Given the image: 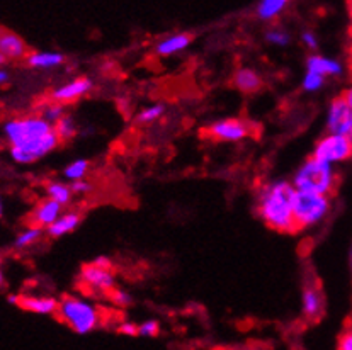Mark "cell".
Here are the masks:
<instances>
[{
  "mask_svg": "<svg viewBox=\"0 0 352 350\" xmlns=\"http://www.w3.org/2000/svg\"><path fill=\"white\" fill-rule=\"evenodd\" d=\"M3 135L10 145L12 160L23 165L45 159L60 145L55 126L46 123L39 114L7 121Z\"/></svg>",
  "mask_w": 352,
  "mask_h": 350,
  "instance_id": "1",
  "label": "cell"
},
{
  "mask_svg": "<svg viewBox=\"0 0 352 350\" xmlns=\"http://www.w3.org/2000/svg\"><path fill=\"white\" fill-rule=\"evenodd\" d=\"M294 198L296 189L288 180H272L262 185L257 192V214L265 226L279 233H294Z\"/></svg>",
  "mask_w": 352,
  "mask_h": 350,
  "instance_id": "2",
  "label": "cell"
},
{
  "mask_svg": "<svg viewBox=\"0 0 352 350\" xmlns=\"http://www.w3.org/2000/svg\"><path fill=\"white\" fill-rule=\"evenodd\" d=\"M56 318L78 335L91 334L104 321L102 312L96 303L75 294H67L60 299Z\"/></svg>",
  "mask_w": 352,
  "mask_h": 350,
  "instance_id": "3",
  "label": "cell"
},
{
  "mask_svg": "<svg viewBox=\"0 0 352 350\" xmlns=\"http://www.w3.org/2000/svg\"><path fill=\"white\" fill-rule=\"evenodd\" d=\"M291 184L298 192H310L330 198L339 185V174L336 167L310 156L294 172Z\"/></svg>",
  "mask_w": 352,
  "mask_h": 350,
  "instance_id": "4",
  "label": "cell"
},
{
  "mask_svg": "<svg viewBox=\"0 0 352 350\" xmlns=\"http://www.w3.org/2000/svg\"><path fill=\"white\" fill-rule=\"evenodd\" d=\"M330 211H332V198L329 196L296 191L293 206L296 230H308V228L317 226L329 216Z\"/></svg>",
  "mask_w": 352,
  "mask_h": 350,
  "instance_id": "5",
  "label": "cell"
},
{
  "mask_svg": "<svg viewBox=\"0 0 352 350\" xmlns=\"http://www.w3.org/2000/svg\"><path fill=\"white\" fill-rule=\"evenodd\" d=\"M78 284L91 294H109L116 288L113 262L102 255L85 264L78 274Z\"/></svg>",
  "mask_w": 352,
  "mask_h": 350,
  "instance_id": "6",
  "label": "cell"
},
{
  "mask_svg": "<svg viewBox=\"0 0 352 350\" xmlns=\"http://www.w3.org/2000/svg\"><path fill=\"white\" fill-rule=\"evenodd\" d=\"M311 156L320 160L323 163L336 167L340 163L351 162L352 160V138L344 135L325 133L315 143Z\"/></svg>",
  "mask_w": 352,
  "mask_h": 350,
  "instance_id": "7",
  "label": "cell"
},
{
  "mask_svg": "<svg viewBox=\"0 0 352 350\" xmlns=\"http://www.w3.org/2000/svg\"><path fill=\"white\" fill-rule=\"evenodd\" d=\"M206 135L214 141L236 143L249 138L252 135V126L240 117H226L211 123L206 128Z\"/></svg>",
  "mask_w": 352,
  "mask_h": 350,
  "instance_id": "8",
  "label": "cell"
},
{
  "mask_svg": "<svg viewBox=\"0 0 352 350\" xmlns=\"http://www.w3.org/2000/svg\"><path fill=\"white\" fill-rule=\"evenodd\" d=\"M325 126L327 133L344 135V137L352 135V113L342 95H337L330 101L325 114Z\"/></svg>",
  "mask_w": 352,
  "mask_h": 350,
  "instance_id": "9",
  "label": "cell"
},
{
  "mask_svg": "<svg viewBox=\"0 0 352 350\" xmlns=\"http://www.w3.org/2000/svg\"><path fill=\"white\" fill-rule=\"evenodd\" d=\"M91 91H92L91 78L77 77V78H74V80H70V82H67V84L56 87L55 91L52 92V95H50V101L58 102V104L67 107L68 104H72V102L80 101V99L85 97V95H87Z\"/></svg>",
  "mask_w": 352,
  "mask_h": 350,
  "instance_id": "10",
  "label": "cell"
},
{
  "mask_svg": "<svg viewBox=\"0 0 352 350\" xmlns=\"http://www.w3.org/2000/svg\"><path fill=\"white\" fill-rule=\"evenodd\" d=\"M305 67H307V71L320 75L325 80L327 78H340L346 73V65L340 60L330 58V56L325 55H318V53H314V55L308 56L307 62H305Z\"/></svg>",
  "mask_w": 352,
  "mask_h": 350,
  "instance_id": "11",
  "label": "cell"
},
{
  "mask_svg": "<svg viewBox=\"0 0 352 350\" xmlns=\"http://www.w3.org/2000/svg\"><path fill=\"white\" fill-rule=\"evenodd\" d=\"M65 213L63 206L58 205V202L52 201V199H43L38 205L34 206V209L31 211V226L43 228V230H48L56 220Z\"/></svg>",
  "mask_w": 352,
  "mask_h": 350,
  "instance_id": "12",
  "label": "cell"
},
{
  "mask_svg": "<svg viewBox=\"0 0 352 350\" xmlns=\"http://www.w3.org/2000/svg\"><path fill=\"white\" fill-rule=\"evenodd\" d=\"M325 312V298L317 284H307L301 292V313L308 320H318Z\"/></svg>",
  "mask_w": 352,
  "mask_h": 350,
  "instance_id": "13",
  "label": "cell"
},
{
  "mask_svg": "<svg viewBox=\"0 0 352 350\" xmlns=\"http://www.w3.org/2000/svg\"><path fill=\"white\" fill-rule=\"evenodd\" d=\"M0 56L6 60L28 58V46L19 34L0 27Z\"/></svg>",
  "mask_w": 352,
  "mask_h": 350,
  "instance_id": "14",
  "label": "cell"
},
{
  "mask_svg": "<svg viewBox=\"0 0 352 350\" xmlns=\"http://www.w3.org/2000/svg\"><path fill=\"white\" fill-rule=\"evenodd\" d=\"M232 84L236 91L243 92V94H254L262 87V77L261 73L252 67H240L235 70L232 77Z\"/></svg>",
  "mask_w": 352,
  "mask_h": 350,
  "instance_id": "15",
  "label": "cell"
},
{
  "mask_svg": "<svg viewBox=\"0 0 352 350\" xmlns=\"http://www.w3.org/2000/svg\"><path fill=\"white\" fill-rule=\"evenodd\" d=\"M191 43H192V34H189V33L168 34V36H165V38H162L157 41L155 53L159 56L177 55V53H182L184 49H188Z\"/></svg>",
  "mask_w": 352,
  "mask_h": 350,
  "instance_id": "16",
  "label": "cell"
},
{
  "mask_svg": "<svg viewBox=\"0 0 352 350\" xmlns=\"http://www.w3.org/2000/svg\"><path fill=\"white\" fill-rule=\"evenodd\" d=\"M17 306L36 315H56L58 299L50 296H19Z\"/></svg>",
  "mask_w": 352,
  "mask_h": 350,
  "instance_id": "17",
  "label": "cell"
},
{
  "mask_svg": "<svg viewBox=\"0 0 352 350\" xmlns=\"http://www.w3.org/2000/svg\"><path fill=\"white\" fill-rule=\"evenodd\" d=\"M80 221H82V214L78 213V211H65L62 216H60L58 220H56L55 223L46 230V233H48V237L52 238H62L65 235L77 230Z\"/></svg>",
  "mask_w": 352,
  "mask_h": 350,
  "instance_id": "18",
  "label": "cell"
},
{
  "mask_svg": "<svg viewBox=\"0 0 352 350\" xmlns=\"http://www.w3.org/2000/svg\"><path fill=\"white\" fill-rule=\"evenodd\" d=\"M28 65L36 70H52L63 65L65 56L58 51H32L26 58Z\"/></svg>",
  "mask_w": 352,
  "mask_h": 350,
  "instance_id": "19",
  "label": "cell"
},
{
  "mask_svg": "<svg viewBox=\"0 0 352 350\" xmlns=\"http://www.w3.org/2000/svg\"><path fill=\"white\" fill-rule=\"evenodd\" d=\"M286 9H288L286 0H261L256 7V16L262 23H271L283 16Z\"/></svg>",
  "mask_w": 352,
  "mask_h": 350,
  "instance_id": "20",
  "label": "cell"
},
{
  "mask_svg": "<svg viewBox=\"0 0 352 350\" xmlns=\"http://www.w3.org/2000/svg\"><path fill=\"white\" fill-rule=\"evenodd\" d=\"M46 198L52 199V201L58 202V205L67 206L70 205L72 198H74V192H72V187L68 182L63 180H52L46 184L45 187Z\"/></svg>",
  "mask_w": 352,
  "mask_h": 350,
  "instance_id": "21",
  "label": "cell"
},
{
  "mask_svg": "<svg viewBox=\"0 0 352 350\" xmlns=\"http://www.w3.org/2000/svg\"><path fill=\"white\" fill-rule=\"evenodd\" d=\"M89 170H91V163H89V160L78 159V160H74V162H70L67 167H65L63 177L68 184H72V182L85 180Z\"/></svg>",
  "mask_w": 352,
  "mask_h": 350,
  "instance_id": "22",
  "label": "cell"
},
{
  "mask_svg": "<svg viewBox=\"0 0 352 350\" xmlns=\"http://www.w3.org/2000/svg\"><path fill=\"white\" fill-rule=\"evenodd\" d=\"M164 114H165V106L160 104V102H157V104L146 106L143 107V109H140L138 114L135 116V121L138 124H153L159 119H162Z\"/></svg>",
  "mask_w": 352,
  "mask_h": 350,
  "instance_id": "23",
  "label": "cell"
},
{
  "mask_svg": "<svg viewBox=\"0 0 352 350\" xmlns=\"http://www.w3.org/2000/svg\"><path fill=\"white\" fill-rule=\"evenodd\" d=\"M55 131H56V137H58L60 143H67L72 141L78 133V126H77V121L74 119L72 116H65L60 123L55 124Z\"/></svg>",
  "mask_w": 352,
  "mask_h": 350,
  "instance_id": "24",
  "label": "cell"
},
{
  "mask_svg": "<svg viewBox=\"0 0 352 350\" xmlns=\"http://www.w3.org/2000/svg\"><path fill=\"white\" fill-rule=\"evenodd\" d=\"M39 116H41L46 123H50L55 126L56 123H60V121L67 116V109H65V106L58 104V102L50 101L41 107V114H39Z\"/></svg>",
  "mask_w": 352,
  "mask_h": 350,
  "instance_id": "25",
  "label": "cell"
},
{
  "mask_svg": "<svg viewBox=\"0 0 352 350\" xmlns=\"http://www.w3.org/2000/svg\"><path fill=\"white\" fill-rule=\"evenodd\" d=\"M41 237H43V228L31 226L30 224L26 230H23L19 235H17L14 245H16V248H28V246L38 244V242L41 240Z\"/></svg>",
  "mask_w": 352,
  "mask_h": 350,
  "instance_id": "26",
  "label": "cell"
},
{
  "mask_svg": "<svg viewBox=\"0 0 352 350\" xmlns=\"http://www.w3.org/2000/svg\"><path fill=\"white\" fill-rule=\"evenodd\" d=\"M265 43H269L271 46H278V48H286L291 43V34L283 27H271V30L265 31L264 34Z\"/></svg>",
  "mask_w": 352,
  "mask_h": 350,
  "instance_id": "27",
  "label": "cell"
},
{
  "mask_svg": "<svg viewBox=\"0 0 352 350\" xmlns=\"http://www.w3.org/2000/svg\"><path fill=\"white\" fill-rule=\"evenodd\" d=\"M323 85H325V78L317 73H311V71H305L303 80H301V89H303L305 92L315 94V92L322 91Z\"/></svg>",
  "mask_w": 352,
  "mask_h": 350,
  "instance_id": "28",
  "label": "cell"
},
{
  "mask_svg": "<svg viewBox=\"0 0 352 350\" xmlns=\"http://www.w3.org/2000/svg\"><path fill=\"white\" fill-rule=\"evenodd\" d=\"M107 298H109V301L113 303L114 306H118V308H128V306L133 303L131 294H129L128 291H124V289H120V288H114L113 291L107 294Z\"/></svg>",
  "mask_w": 352,
  "mask_h": 350,
  "instance_id": "29",
  "label": "cell"
},
{
  "mask_svg": "<svg viewBox=\"0 0 352 350\" xmlns=\"http://www.w3.org/2000/svg\"><path fill=\"white\" fill-rule=\"evenodd\" d=\"M160 334V323L157 320H146L138 325V337L152 338Z\"/></svg>",
  "mask_w": 352,
  "mask_h": 350,
  "instance_id": "30",
  "label": "cell"
},
{
  "mask_svg": "<svg viewBox=\"0 0 352 350\" xmlns=\"http://www.w3.org/2000/svg\"><path fill=\"white\" fill-rule=\"evenodd\" d=\"M337 350H352V323L346 327L337 340Z\"/></svg>",
  "mask_w": 352,
  "mask_h": 350,
  "instance_id": "31",
  "label": "cell"
},
{
  "mask_svg": "<svg viewBox=\"0 0 352 350\" xmlns=\"http://www.w3.org/2000/svg\"><path fill=\"white\" fill-rule=\"evenodd\" d=\"M116 330L120 331L121 335H128V337H138V323L135 321H120L116 327Z\"/></svg>",
  "mask_w": 352,
  "mask_h": 350,
  "instance_id": "32",
  "label": "cell"
},
{
  "mask_svg": "<svg viewBox=\"0 0 352 350\" xmlns=\"http://www.w3.org/2000/svg\"><path fill=\"white\" fill-rule=\"evenodd\" d=\"M70 187H72V192H74V196H85L94 189V185H92V182H89L87 178H85V180L72 182Z\"/></svg>",
  "mask_w": 352,
  "mask_h": 350,
  "instance_id": "33",
  "label": "cell"
},
{
  "mask_svg": "<svg viewBox=\"0 0 352 350\" xmlns=\"http://www.w3.org/2000/svg\"><path fill=\"white\" fill-rule=\"evenodd\" d=\"M301 43H303V46L307 49L315 51V49L318 48V36L315 34L314 31H303V33H301Z\"/></svg>",
  "mask_w": 352,
  "mask_h": 350,
  "instance_id": "34",
  "label": "cell"
},
{
  "mask_svg": "<svg viewBox=\"0 0 352 350\" xmlns=\"http://www.w3.org/2000/svg\"><path fill=\"white\" fill-rule=\"evenodd\" d=\"M340 95H342V99H344V101H346V104L349 106V109H351V113H352V82H351L349 85H347L346 89H344L342 94H340ZM351 137H352V135H351Z\"/></svg>",
  "mask_w": 352,
  "mask_h": 350,
  "instance_id": "35",
  "label": "cell"
},
{
  "mask_svg": "<svg viewBox=\"0 0 352 350\" xmlns=\"http://www.w3.org/2000/svg\"><path fill=\"white\" fill-rule=\"evenodd\" d=\"M347 65L352 71V33H351V39H349V46H347Z\"/></svg>",
  "mask_w": 352,
  "mask_h": 350,
  "instance_id": "36",
  "label": "cell"
},
{
  "mask_svg": "<svg viewBox=\"0 0 352 350\" xmlns=\"http://www.w3.org/2000/svg\"><path fill=\"white\" fill-rule=\"evenodd\" d=\"M7 80H9V73H7L6 70H2V69H0V85H3V84H6Z\"/></svg>",
  "mask_w": 352,
  "mask_h": 350,
  "instance_id": "37",
  "label": "cell"
},
{
  "mask_svg": "<svg viewBox=\"0 0 352 350\" xmlns=\"http://www.w3.org/2000/svg\"><path fill=\"white\" fill-rule=\"evenodd\" d=\"M347 16H349V23H351V33H352V0L347 3Z\"/></svg>",
  "mask_w": 352,
  "mask_h": 350,
  "instance_id": "38",
  "label": "cell"
},
{
  "mask_svg": "<svg viewBox=\"0 0 352 350\" xmlns=\"http://www.w3.org/2000/svg\"><path fill=\"white\" fill-rule=\"evenodd\" d=\"M349 272H351V279H352V244L349 248Z\"/></svg>",
  "mask_w": 352,
  "mask_h": 350,
  "instance_id": "39",
  "label": "cell"
},
{
  "mask_svg": "<svg viewBox=\"0 0 352 350\" xmlns=\"http://www.w3.org/2000/svg\"><path fill=\"white\" fill-rule=\"evenodd\" d=\"M0 285H3V272H2V259H0Z\"/></svg>",
  "mask_w": 352,
  "mask_h": 350,
  "instance_id": "40",
  "label": "cell"
},
{
  "mask_svg": "<svg viewBox=\"0 0 352 350\" xmlns=\"http://www.w3.org/2000/svg\"><path fill=\"white\" fill-rule=\"evenodd\" d=\"M7 62V60L6 58H3V56H0V67H2L3 65V63H6Z\"/></svg>",
  "mask_w": 352,
  "mask_h": 350,
  "instance_id": "41",
  "label": "cell"
},
{
  "mask_svg": "<svg viewBox=\"0 0 352 350\" xmlns=\"http://www.w3.org/2000/svg\"><path fill=\"white\" fill-rule=\"evenodd\" d=\"M0 216H2V201H0Z\"/></svg>",
  "mask_w": 352,
  "mask_h": 350,
  "instance_id": "42",
  "label": "cell"
},
{
  "mask_svg": "<svg viewBox=\"0 0 352 350\" xmlns=\"http://www.w3.org/2000/svg\"><path fill=\"white\" fill-rule=\"evenodd\" d=\"M351 162H352V160H351Z\"/></svg>",
  "mask_w": 352,
  "mask_h": 350,
  "instance_id": "43",
  "label": "cell"
}]
</instances>
